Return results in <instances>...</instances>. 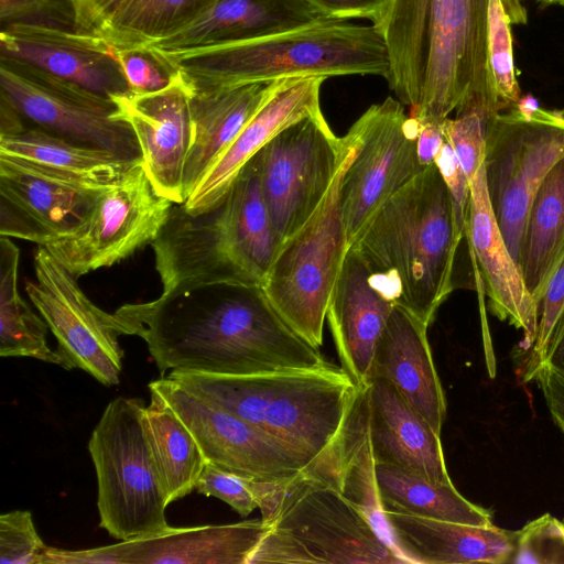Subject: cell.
<instances>
[{
  "label": "cell",
  "instance_id": "6",
  "mask_svg": "<svg viewBox=\"0 0 564 564\" xmlns=\"http://www.w3.org/2000/svg\"><path fill=\"white\" fill-rule=\"evenodd\" d=\"M167 377L283 443L310 469L336 449L358 391L330 362L246 376L171 371Z\"/></svg>",
  "mask_w": 564,
  "mask_h": 564
},
{
  "label": "cell",
  "instance_id": "47",
  "mask_svg": "<svg viewBox=\"0 0 564 564\" xmlns=\"http://www.w3.org/2000/svg\"><path fill=\"white\" fill-rule=\"evenodd\" d=\"M542 366L547 367L564 380V310L554 328L550 348Z\"/></svg>",
  "mask_w": 564,
  "mask_h": 564
},
{
  "label": "cell",
  "instance_id": "24",
  "mask_svg": "<svg viewBox=\"0 0 564 564\" xmlns=\"http://www.w3.org/2000/svg\"><path fill=\"white\" fill-rule=\"evenodd\" d=\"M375 463L404 468L436 484H453L440 434L384 378L365 387Z\"/></svg>",
  "mask_w": 564,
  "mask_h": 564
},
{
  "label": "cell",
  "instance_id": "50",
  "mask_svg": "<svg viewBox=\"0 0 564 564\" xmlns=\"http://www.w3.org/2000/svg\"><path fill=\"white\" fill-rule=\"evenodd\" d=\"M556 425H557V426L561 429V431L564 433V423H557Z\"/></svg>",
  "mask_w": 564,
  "mask_h": 564
},
{
  "label": "cell",
  "instance_id": "18",
  "mask_svg": "<svg viewBox=\"0 0 564 564\" xmlns=\"http://www.w3.org/2000/svg\"><path fill=\"white\" fill-rule=\"evenodd\" d=\"M267 531L262 519L164 530L88 550L46 549L43 564H247Z\"/></svg>",
  "mask_w": 564,
  "mask_h": 564
},
{
  "label": "cell",
  "instance_id": "16",
  "mask_svg": "<svg viewBox=\"0 0 564 564\" xmlns=\"http://www.w3.org/2000/svg\"><path fill=\"white\" fill-rule=\"evenodd\" d=\"M109 186L0 155V235L54 243L84 224Z\"/></svg>",
  "mask_w": 564,
  "mask_h": 564
},
{
  "label": "cell",
  "instance_id": "32",
  "mask_svg": "<svg viewBox=\"0 0 564 564\" xmlns=\"http://www.w3.org/2000/svg\"><path fill=\"white\" fill-rule=\"evenodd\" d=\"M145 406V424L154 459L169 502L191 494L206 465L204 454L189 429L156 391Z\"/></svg>",
  "mask_w": 564,
  "mask_h": 564
},
{
  "label": "cell",
  "instance_id": "34",
  "mask_svg": "<svg viewBox=\"0 0 564 564\" xmlns=\"http://www.w3.org/2000/svg\"><path fill=\"white\" fill-rule=\"evenodd\" d=\"M217 0H126L102 40L118 52L139 51L186 25Z\"/></svg>",
  "mask_w": 564,
  "mask_h": 564
},
{
  "label": "cell",
  "instance_id": "22",
  "mask_svg": "<svg viewBox=\"0 0 564 564\" xmlns=\"http://www.w3.org/2000/svg\"><path fill=\"white\" fill-rule=\"evenodd\" d=\"M321 75L279 79L258 112L224 151L183 203L192 213L214 205L232 184L243 166L282 129L322 111Z\"/></svg>",
  "mask_w": 564,
  "mask_h": 564
},
{
  "label": "cell",
  "instance_id": "4",
  "mask_svg": "<svg viewBox=\"0 0 564 564\" xmlns=\"http://www.w3.org/2000/svg\"><path fill=\"white\" fill-rule=\"evenodd\" d=\"M144 51L192 94L310 75L386 78L389 72L384 43L372 24L330 18L253 40Z\"/></svg>",
  "mask_w": 564,
  "mask_h": 564
},
{
  "label": "cell",
  "instance_id": "17",
  "mask_svg": "<svg viewBox=\"0 0 564 564\" xmlns=\"http://www.w3.org/2000/svg\"><path fill=\"white\" fill-rule=\"evenodd\" d=\"M149 388L160 393L182 419L207 463L260 481L289 480L311 468L283 443L189 392L167 376L152 381Z\"/></svg>",
  "mask_w": 564,
  "mask_h": 564
},
{
  "label": "cell",
  "instance_id": "9",
  "mask_svg": "<svg viewBox=\"0 0 564 564\" xmlns=\"http://www.w3.org/2000/svg\"><path fill=\"white\" fill-rule=\"evenodd\" d=\"M348 132L352 144L332 186L308 220L280 246L261 285L286 324L318 348L329 299L350 247L341 184L358 151L359 135L352 126Z\"/></svg>",
  "mask_w": 564,
  "mask_h": 564
},
{
  "label": "cell",
  "instance_id": "30",
  "mask_svg": "<svg viewBox=\"0 0 564 564\" xmlns=\"http://www.w3.org/2000/svg\"><path fill=\"white\" fill-rule=\"evenodd\" d=\"M376 487L383 511L471 525H491V513L464 498L453 484H436L415 473L375 463Z\"/></svg>",
  "mask_w": 564,
  "mask_h": 564
},
{
  "label": "cell",
  "instance_id": "15",
  "mask_svg": "<svg viewBox=\"0 0 564 564\" xmlns=\"http://www.w3.org/2000/svg\"><path fill=\"white\" fill-rule=\"evenodd\" d=\"M352 127L359 147L341 184L350 245L380 206L425 169L417 150L420 124L398 99L388 97L370 106Z\"/></svg>",
  "mask_w": 564,
  "mask_h": 564
},
{
  "label": "cell",
  "instance_id": "12",
  "mask_svg": "<svg viewBox=\"0 0 564 564\" xmlns=\"http://www.w3.org/2000/svg\"><path fill=\"white\" fill-rule=\"evenodd\" d=\"M352 138H338L322 111L278 132L254 156L269 218L280 246L300 229L332 186Z\"/></svg>",
  "mask_w": 564,
  "mask_h": 564
},
{
  "label": "cell",
  "instance_id": "40",
  "mask_svg": "<svg viewBox=\"0 0 564 564\" xmlns=\"http://www.w3.org/2000/svg\"><path fill=\"white\" fill-rule=\"evenodd\" d=\"M1 25L28 23L74 30L68 0H0Z\"/></svg>",
  "mask_w": 564,
  "mask_h": 564
},
{
  "label": "cell",
  "instance_id": "29",
  "mask_svg": "<svg viewBox=\"0 0 564 564\" xmlns=\"http://www.w3.org/2000/svg\"><path fill=\"white\" fill-rule=\"evenodd\" d=\"M564 256V158L539 187L524 224L518 265L538 302Z\"/></svg>",
  "mask_w": 564,
  "mask_h": 564
},
{
  "label": "cell",
  "instance_id": "36",
  "mask_svg": "<svg viewBox=\"0 0 564 564\" xmlns=\"http://www.w3.org/2000/svg\"><path fill=\"white\" fill-rule=\"evenodd\" d=\"M564 563V521L545 513L517 530L510 564Z\"/></svg>",
  "mask_w": 564,
  "mask_h": 564
},
{
  "label": "cell",
  "instance_id": "49",
  "mask_svg": "<svg viewBox=\"0 0 564 564\" xmlns=\"http://www.w3.org/2000/svg\"><path fill=\"white\" fill-rule=\"evenodd\" d=\"M542 6L558 4L564 6V0H534Z\"/></svg>",
  "mask_w": 564,
  "mask_h": 564
},
{
  "label": "cell",
  "instance_id": "48",
  "mask_svg": "<svg viewBox=\"0 0 564 564\" xmlns=\"http://www.w3.org/2000/svg\"><path fill=\"white\" fill-rule=\"evenodd\" d=\"M503 9L512 24H525L528 21L527 10L522 0H500Z\"/></svg>",
  "mask_w": 564,
  "mask_h": 564
},
{
  "label": "cell",
  "instance_id": "42",
  "mask_svg": "<svg viewBox=\"0 0 564 564\" xmlns=\"http://www.w3.org/2000/svg\"><path fill=\"white\" fill-rule=\"evenodd\" d=\"M448 191L452 195L457 220L466 231L467 215L470 202V182L464 172L456 154L445 141L435 160Z\"/></svg>",
  "mask_w": 564,
  "mask_h": 564
},
{
  "label": "cell",
  "instance_id": "5",
  "mask_svg": "<svg viewBox=\"0 0 564 564\" xmlns=\"http://www.w3.org/2000/svg\"><path fill=\"white\" fill-rule=\"evenodd\" d=\"M163 291L208 283L261 286L280 248L253 156L209 208L174 203L151 243Z\"/></svg>",
  "mask_w": 564,
  "mask_h": 564
},
{
  "label": "cell",
  "instance_id": "25",
  "mask_svg": "<svg viewBox=\"0 0 564 564\" xmlns=\"http://www.w3.org/2000/svg\"><path fill=\"white\" fill-rule=\"evenodd\" d=\"M427 328L411 313L394 305L375 351L371 377L390 381L441 435L446 401L429 345Z\"/></svg>",
  "mask_w": 564,
  "mask_h": 564
},
{
  "label": "cell",
  "instance_id": "43",
  "mask_svg": "<svg viewBox=\"0 0 564 564\" xmlns=\"http://www.w3.org/2000/svg\"><path fill=\"white\" fill-rule=\"evenodd\" d=\"M74 12V31L102 39L126 0H68Z\"/></svg>",
  "mask_w": 564,
  "mask_h": 564
},
{
  "label": "cell",
  "instance_id": "14",
  "mask_svg": "<svg viewBox=\"0 0 564 564\" xmlns=\"http://www.w3.org/2000/svg\"><path fill=\"white\" fill-rule=\"evenodd\" d=\"M173 204L154 189L138 163L106 188L77 230L45 248L78 278L152 243Z\"/></svg>",
  "mask_w": 564,
  "mask_h": 564
},
{
  "label": "cell",
  "instance_id": "19",
  "mask_svg": "<svg viewBox=\"0 0 564 564\" xmlns=\"http://www.w3.org/2000/svg\"><path fill=\"white\" fill-rule=\"evenodd\" d=\"M155 91L112 96L118 116L132 128L141 164L154 189L173 203L186 199L184 172L192 143V91L177 74Z\"/></svg>",
  "mask_w": 564,
  "mask_h": 564
},
{
  "label": "cell",
  "instance_id": "26",
  "mask_svg": "<svg viewBox=\"0 0 564 564\" xmlns=\"http://www.w3.org/2000/svg\"><path fill=\"white\" fill-rule=\"evenodd\" d=\"M390 539L410 564H510L517 531L383 511Z\"/></svg>",
  "mask_w": 564,
  "mask_h": 564
},
{
  "label": "cell",
  "instance_id": "27",
  "mask_svg": "<svg viewBox=\"0 0 564 564\" xmlns=\"http://www.w3.org/2000/svg\"><path fill=\"white\" fill-rule=\"evenodd\" d=\"M324 19L329 18L306 0H217L193 21L145 48L178 51L253 40Z\"/></svg>",
  "mask_w": 564,
  "mask_h": 564
},
{
  "label": "cell",
  "instance_id": "21",
  "mask_svg": "<svg viewBox=\"0 0 564 564\" xmlns=\"http://www.w3.org/2000/svg\"><path fill=\"white\" fill-rule=\"evenodd\" d=\"M469 182L466 241L475 280L487 295L492 314L521 329L524 335L523 347L530 349L536 333L538 306L491 210L484 164Z\"/></svg>",
  "mask_w": 564,
  "mask_h": 564
},
{
  "label": "cell",
  "instance_id": "10",
  "mask_svg": "<svg viewBox=\"0 0 564 564\" xmlns=\"http://www.w3.org/2000/svg\"><path fill=\"white\" fill-rule=\"evenodd\" d=\"M562 158L564 111L542 109L529 95L520 97L509 112H500L487 133L484 155L487 194L517 264L530 205Z\"/></svg>",
  "mask_w": 564,
  "mask_h": 564
},
{
  "label": "cell",
  "instance_id": "20",
  "mask_svg": "<svg viewBox=\"0 0 564 564\" xmlns=\"http://www.w3.org/2000/svg\"><path fill=\"white\" fill-rule=\"evenodd\" d=\"M0 55L29 63L111 98L129 93L113 48L102 39L55 26L2 25Z\"/></svg>",
  "mask_w": 564,
  "mask_h": 564
},
{
  "label": "cell",
  "instance_id": "1",
  "mask_svg": "<svg viewBox=\"0 0 564 564\" xmlns=\"http://www.w3.org/2000/svg\"><path fill=\"white\" fill-rule=\"evenodd\" d=\"M113 314L121 335L145 341L161 377L169 370L246 376L328 364L257 285L199 284Z\"/></svg>",
  "mask_w": 564,
  "mask_h": 564
},
{
  "label": "cell",
  "instance_id": "33",
  "mask_svg": "<svg viewBox=\"0 0 564 564\" xmlns=\"http://www.w3.org/2000/svg\"><path fill=\"white\" fill-rule=\"evenodd\" d=\"M20 251L11 238H0V356L31 357L61 366L47 344V328L18 291Z\"/></svg>",
  "mask_w": 564,
  "mask_h": 564
},
{
  "label": "cell",
  "instance_id": "31",
  "mask_svg": "<svg viewBox=\"0 0 564 564\" xmlns=\"http://www.w3.org/2000/svg\"><path fill=\"white\" fill-rule=\"evenodd\" d=\"M0 155L30 161L100 185L116 183L131 166L104 150L72 143L34 127L0 134Z\"/></svg>",
  "mask_w": 564,
  "mask_h": 564
},
{
  "label": "cell",
  "instance_id": "39",
  "mask_svg": "<svg viewBox=\"0 0 564 564\" xmlns=\"http://www.w3.org/2000/svg\"><path fill=\"white\" fill-rule=\"evenodd\" d=\"M252 480L206 463L195 489L223 500L241 517H247L258 508Z\"/></svg>",
  "mask_w": 564,
  "mask_h": 564
},
{
  "label": "cell",
  "instance_id": "45",
  "mask_svg": "<svg viewBox=\"0 0 564 564\" xmlns=\"http://www.w3.org/2000/svg\"><path fill=\"white\" fill-rule=\"evenodd\" d=\"M534 379L543 392L554 422L564 423V380L545 366L539 368Z\"/></svg>",
  "mask_w": 564,
  "mask_h": 564
},
{
  "label": "cell",
  "instance_id": "11",
  "mask_svg": "<svg viewBox=\"0 0 564 564\" xmlns=\"http://www.w3.org/2000/svg\"><path fill=\"white\" fill-rule=\"evenodd\" d=\"M0 96L34 127L72 143L141 163L132 128L115 101L29 63L0 55Z\"/></svg>",
  "mask_w": 564,
  "mask_h": 564
},
{
  "label": "cell",
  "instance_id": "23",
  "mask_svg": "<svg viewBox=\"0 0 564 564\" xmlns=\"http://www.w3.org/2000/svg\"><path fill=\"white\" fill-rule=\"evenodd\" d=\"M394 304L376 289L358 250L350 246L334 285L326 319L340 367L357 387L371 377L375 351Z\"/></svg>",
  "mask_w": 564,
  "mask_h": 564
},
{
  "label": "cell",
  "instance_id": "3",
  "mask_svg": "<svg viewBox=\"0 0 564 564\" xmlns=\"http://www.w3.org/2000/svg\"><path fill=\"white\" fill-rule=\"evenodd\" d=\"M464 239L452 195L432 163L380 206L350 246L376 289L429 327L458 285Z\"/></svg>",
  "mask_w": 564,
  "mask_h": 564
},
{
  "label": "cell",
  "instance_id": "13",
  "mask_svg": "<svg viewBox=\"0 0 564 564\" xmlns=\"http://www.w3.org/2000/svg\"><path fill=\"white\" fill-rule=\"evenodd\" d=\"M34 271L25 292L57 340L61 367L78 368L107 387L118 384L123 350L115 314L94 304L44 246H37Z\"/></svg>",
  "mask_w": 564,
  "mask_h": 564
},
{
  "label": "cell",
  "instance_id": "41",
  "mask_svg": "<svg viewBox=\"0 0 564 564\" xmlns=\"http://www.w3.org/2000/svg\"><path fill=\"white\" fill-rule=\"evenodd\" d=\"M124 73L129 91L149 93L165 87L171 75L144 50L118 52L113 50Z\"/></svg>",
  "mask_w": 564,
  "mask_h": 564
},
{
  "label": "cell",
  "instance_id": "28",
  "mask_svg": "<svg viewBox=\"0 0 564 564\" xmlns=\"http://www.w3.org/2000/svg\"><path fill=\"white\" fill-rule=\"evenodd\" d=\"M275 82L249 83L204 94H192L193 132L184 172L186 199L262 107Z\"/></svg>",
  "mask_w": 564,
  "mask_h": 564
},
{
  "label": "cell",
  "instance_id": "37",
  "mask_svg": "<svg viewBox=\"0 0 564 564\" xmlns=\"http://www.w3.org/2000/svg\"><path fill=\"white\" fill-rule=\"evenodd\" d=\"M564 310V256L551 274L538 302L536 333L523 369V380L531 381L543 365L556 323Z\"/></svg>",
  "mask_w": 564,
  "mask_h": 564
},
{
  "label": "cell",
  "instance_id": "46",
  "mask_svg": "<svg viewBox=\"0 0 564 564\" xmlns=\"http://www.w3.org/2000/svg\"><path fill=\"white\" fill-rule=\"evenodd\" d=\"M417 122L420 124L417 150L421 162L426 167L434 163L437 153L445 142L443 122Z\"/></svg>",
  "mask_w": 564,
  "mask_h": 564
},
{
  "label": "cell",
  "instance_id": "35",
  "mask_svg": "<svg viewBox=\"0 0 564 564\" xmlns=\"http://www.w3.org/2000/svg\"><path fill=\"white\" fill-rule=\"evenodd\" d=\"M511 21L500 0H490L488 64L489 72L502 109L512 108L520 99L516 77Z\"/></svg>",
  "mask_w": 564,
  "mask_h": 564
},
{
  "label": "cell",
  "instance_id": "7",
  "mask_svg": "<svg viewBox=\"0 0 564 564\" xmlns=\"http://www.w3.org/2000/svg\"><path fill=\"white\" fill-rule=\"evenodd\" d=\"M247 564H410L339 486L304 470L282 482Z\"/></svg>",
  "mask_w": 564,
  "mask_h": 564
},
{
  "label": "cell",
  "instance_id": "8",
  "mask_svg": "<svg viewBox=\"0 0 564 564\" xmlns=\"http://www.w3.org/2000/svg\"><path fill=\"white\" fill-rule=\"evenodd\" d=\"M139 398L110 401L95 426L88 449L97 476L99 524L127 541L169 527L170 505L152 452Z\"/></svg>",
  "mask_w": 564,
  "mask_h": 564
},
{
  "label": "cell",
  "instance_id": "38",
  "mask_svg": "<svg viewBox=\"0 0 564 564\" xmlns=\"http://www.w3.org/2000/svg\"><path fill=\"white\" fill-rule=\"evenodd\" d=\"M46 549L30 511L13 510L0 516L1 564H43Z\"/></svg>",
  "mask_w": 564,
  "mask_h": 564
},
{
  "label": "cell",
  "instance_id": "44",
  "mask_svg": "<svg viewBox=\"0 0 564 564\" xmlns=\"http://www.w3.org/2000/svg\"><path fill=\"white\" fill-rule=\"evenodd\" d=\"M326 17L349 21L365 18L371 20L387 0H306Z\"/></svg>",
  "mask_w": 564,
  "mask_h": 564
},
{
  "label": "cell",
  "instance_id": "2",
  "mask_svg": "<svg viewBox=\"0 0 564 564\" xmlns=\"http://www.w3.org/2000/svg\"><path fill=\"white\" fill-rule=\"evenodd\" d=\"M490 0H387L370 20L389 62L386 77L420 122H443L474 91L494 87Z\"/></svg>",
  "mask_w": 564,
  "mask_h": 564
}]
</instances>
